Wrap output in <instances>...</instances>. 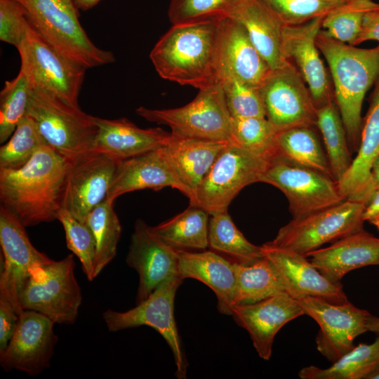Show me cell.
<instances>
[{
  "instance_id": "5b68a950",
  "label": "cell",
  "mask_w": 379,
  "mask_h": 379,
  "mask_svg": "<svg viewBox=\"0 0 379 379\" xmlns=\"http://www.w3.org/2000/svg\"><path fill=\"white\" fill-rule=\"evenodd\" d=\"M27 116L35 123L46 144L69 160L93 151L98 133L94 116L59 97L33 89Z\"/></svg>"
},
{
  "instance_id": "681fc988",
  "label": "cell",
  "mask_w": 379,
  "mask_h": 379,
  "mask_svg": "<svg viewBox=\"0 0 379 379\" xmlns=\"http://www.w3.org/2000/svg\"><path fill=\"white\" fill-rule=\"evenodd\" d=\"M379 190V156L372 164L369 177V192L371 197Z\"/></svg>"
},
{
  "instance_id": "1f68e13d",
  "label": "cell",
  "mask_w": 379,
  "mask_h": 379,
  "mask_svg": "<svg viewBox=\"0 0 379 379\" xmlns=\"http://www.w3.org/2000/svg\"><path fill=\"white\" fill-rule=\"evenodd\" d=\"M378 366L379 335L371 344L354 346L330 367L305 366L298 372V376L302 379H367Z\"/></svg>"
},
{
  "instance_id": "484cf974",
  "label": "cell",
  "mask_w": 379,
  "mask_h": 379,
  "mask_svg": "<svg viewBox=\"0 0 379 379\" xmlns=\"http://www.w3.org/2000/svg\"><path fill=\"white\" fill-rule=\"evenodd\" d=\"M179 274L208 286L217 298L218 311L231 315L236 305L237 272L233 262L213 251H179Z\"/></svg>"
},
{
  "instance_id": "8d00e7d4",
  "label": "cell",
  "mask_w": 379,
  "mask_h": 379,
  "mask_svg": "<svg viewBox=\"0 0 379 379\" xmlns=\"http://www.w3.org/2000/svg\"><path fill=\"white\" fill-rule=\"evenodd\" d=\"M277 133L266 117H232V142L269 162L279 155Z\"/></svg>"
},
{
  "instance_id": "d6986e66",
  "label": "cell",
  "mask_w": 379,
  "mask_h": 379,
  "mask_svg": "<svg viewBox=\"0 0 379 379\" xmlns=\"http://www.w3.org/2000/svg\"><path fill=\"white\" fill-rule=\"evenodd\" d=\"M305 314L298 300L284 292L256 302L236 305L231 315L248 331L259 357L269 360L277 333L288 322Z\"/></svg>"
},
{
  "instance_id": "7402d4cb",
  "label": "cell",
  "mask_w": 379,
  "mask_h": 379,
  "mask_svg": "<svg viewBox=\"0 0 379 379\" xmlns=\"http://www.w3.org/2000/svg\"><path fill=\"white\" fill-rule=\"evenodd\" d=\"M262 253L283 279L287 293L295 299L303 296L321 298L333 303H345L348 298L343 285L331 282L302 254L275 246L269 241Z\"/></svg>"
},
{
  "instance_id": "f6af8a7d",
  "label": "cell",
  "mask_w": 379,
  "mask_h": 379,
  "mask_svg": "<svg viewBox=\"0 0 379 379\" xmlns=\"http://www.w3.org/2000/svg\"><path fill=\"white\" fill-rule=\"evenodd\" d=\"M29 20L22 6L15 0H0V39L14 46L20 44Z\"/></svg>"
},
{
  "instance_id": "f5cc1de1",
  "label": "cell",
  "mask_w": 379,
  "mask_h": 379,
  "mask_svg": "<svg viewBox=\"0 0 379 379\" xmlns=\"http://www.w3.org/2000/svg\"><path fill=\"white\" fill-rule=\"evenodd\" d=\"M367 379H379V366L367 377Z\"/></svg>"
},
{
  "instance_id": "c3c4849f",
  "label": "cell",
  "mask_w": 379,
  "mask_h": 379,
  "mask_svg": "<svg viewBox=\"0 0 379 379\" xmlns=\"http://www.w3.org/2000/svg\"><path fill=\"white\" fill-rule=\"evenodd\" d=\"M363 218L379 231V190L375 191L366 204Z\"/></svg>"
},
{
  "instance_id": "ee69618b",
  "label": "cell",
  "mask_w": 379,
  "mask_h": 379,
  "mask_svg": "<svg viewBox=\"0 0 379 379\" xmlns=\"http://www.w3.org/2000/svg\"><path fill=\"white\" fill-rule=\"evenodd\" d=\"M279 15L284 25L305 23L326 15L332 8L345 2L341 0H264Z\"/></svg>"
},
{
  "instance_id": "3957f363",
  "label": "cell",
  "mask_w": 379,
  "mask_h": 379,
  "mask_svg": "<svg viewBox=\"0 0 379 379\" xmlns=\"http://www.w3.org/2000/svg\"><path fill=\"white\" fill-rule=\"evenodd\" d=\"M316 44L332 75L338 107L350 150L358 151L364 96L379 78V45L371 48L334 39L320 29Z\"/></svg>"
},
{
  "instance_id": "db71d44e",
  "label": "cell",
  "mask_w": 379,
  "mask_h": 379,
  "mask_svg": "<svg viewBox=\"0 0 379 379\" xmlns=\"http://www.w3.org/2000/svg\"><path fill=\"white\" fill-rule=\"evenodd\" d=\"M343 1H350V0H341Z\"/></svg>"
},
{
  "instance_id": "6da1fadb",
  "label": "cell",
  "mask_w": 379,
  "mask_h": 379,
  "mask_svg": "<svg viewBox=\"0 0 379 379\" xmlns=\"http://www.w3.org/2000/svg\"><path fill=\"white\" fill-rule=\"evenodd\" d=\"M70 160L48 145L23 166L0 168V200L25 226L57 220Z\"/></svg>"
},
{
  "instance_id": "f1b7e54d",
  "label": "cell",
  "mask_w": 379,
  "mask_h": 379,
  "mask_svg": "<svg viewBox=\"0 0 379 379\" xmlns=\"http://www.w3.org/2000/svg\"><path fill=\"white\" fill-rule=\"evenodd\" d=\"M357 152L350 168L337 183L346 199L366 205L371 198L369 177L371 166L379 156V78L375 81Z\"/></svg>"
},
{
  "instance_id": "ffe728a7",
  "label": "cell",
  "mask_w": 379,
  "mask_h": 379,
  "mask_svg": "<svg viewBox=\"0 0 379 379\" xmlns=\"http://www.w3.org/2000/svg\"><path fill=\"white\" fill-rule=\"evenodd\" d=\"M272 69L251 42L244 26L231 17L220 20L218 41V72L260 88Z\"/></svg>"
},
{
  "instance_id": "7dc6e473",
  "label": "cell",
  "mask_w": 379,
  "mask_h": 379,
  "mask_svg": "<svg viewBox=\"0 0 379 379\" xmlns=\"http://www.w3.org/2000/svg\"><path fill=\"white\" fill-rule=\"evenodd\" d=\"M368 40L379 41V8L366 13L364 17L361 32L354 46Z\"/></svg>"
},
{
  "instance_id": "4316f807",
  "label": "cell",
  "mask_w": 379,
  "mask_h": 379,
  "mask_svg": "<svg viewBox=\"0 0 379 379\" xmlns=\"http://www.w3.org/2000/svg\"><path fill=\"white\" fill-rule=\"evenodd\" d=\"M163 145L120 161L106 198L115 201L130 192L145 189L159 190L166 187L180 191Z\"/></svg>"
},
{
  "instance_id": "ab89813d",
  "label": "cell",
  "mask_w": 379,
  "mask_h": 379,
  "mask_svg": "<svg viewBox=\"0 0 379 379\" xmlns=\"http://www.w3.org/2000/svg\"><path fill=\"white\" fill-rule=\"evenodd\" d=\"M44 145L47 144L35 123L26 115L0 147V168L16 169L23 166Z\"/></svg>"
},
{
  "instance_id": "836d02e7",
  "label": "cell",
  "mask_w": 379,
  "mask_h": 379,
  "mask_svg": "<svg viewBox=\"0 0 379 379\" xmlns=\"http://www.w3.org/2000/svg\"><path fill=\"white\" fill-rule=\"evenodd\" d=\"M235 267L236 305L253 303L280 293H287L283 279L265 257L251 265L235 263Z\"/></svg>"
},
{
  "instance_id": "52a82bcc",
  "label": "cell",
  "mask_w": 379,
  "mask_h": 379,
  "mask_svg": "<svg viewBox=\"0 0 379 379\" xmlns=\"http://www.w3.org/2000/svg\"><path fill=\"white\" fill-rule=\"evenodd\" d=\"M74 269L72 254L35 269L19 293L22 310L39 312L55 324H73L82 301Z\"/></svg>"
},
{
  "instance_id": "f35d334b",
  "label": "cell",
  "mask_w": 379,
  "mask_h": 379,
  "mask_svg": "<svg viewBox=\"0 0 379 379\" xmlns=\"http://www.w3.org/2000/svg\"><path fill=\"white\" fill-rule=\"evenodd\" d=\"M32 88L20 70L18 75L6 81L0 93V143L6 142L18 123L27 115Z\"/></svg>"
},
{
  "instance_id": "ac0fdd59",
  "label": "cell",
  "mask_w": 379,
  "mask_h": 379,
  "mask_svg": "<svg viewBox=\"0 0 379 379\" xmlns=\"http://www.w3.org/2000/svg\"><path fill=\"white\" fill-rule=\"evenodd\" d=\"M126 261L139 276L136 304L147 299L166 279L180 276L179 251L164 241L140 218L135 223Z\"/></svg>"
},
{
  "instance_id": "b9f144b4",
  "label": "cell",
  "mask_w": 379,
  "mask_h": 379,
  "mask_svg": "<svg viewBox=\"0 0 379 379\" xmlns=\"http://www.w3.org/2000/svg\"><path fill=\"white\" fill-rule=\"evenodd\" d=\"M241 0H171L168 15L172 25L229 17Z\"/></svg>"
},
{
  "instance_id": "7a4b0ae2",
  "label": "cell",
  "mask_w": 379,
  "mask_h": 379,
  "mask_svg": "<svg viewBox=\"0 0 379 379\" xmlns=\"http://www.w3.org/2000/svg\"><path fill=\"white\" fill-rule=\"evenodd\" d=\"M220 19L173 25L149 54L159 75L199 90L219 83L218 41Z\"/></svg>"
},
{
  "instance_id": "277c9868",
  "label": "cell",
  "mask_w": 379,
  "mask_h": 379,
  "mask_svg": "<svg viewBox=\"0 0 379 379\" xmlns=\"http://www.w3.org/2000/svg\"><path fill=\"white\" fill-rule=\"evenodd\" d=\"M38 33L58 53L88 69L112 63L114 54L96 46L79 20L72 0H15Z\"/></svg>"
},
{
  "instance_id": "f907efd6",
  "label": "cell",
  "mask_w": 379,
  "mask_h": 379,
  "mask_svg": "<svg viewBox=\"0 0 379 379\" xmlns=\"http://www.w3.org/2000/svg\"><path fill=\"white\" fill-rule=\"evenodd\" d=\"M100 0H72L77 8L87 11L97 5Z\"/></svg>"
},
{
  "instance_id": "f546056e",
  "label": "cell",
  "mask_w": 379,
  "mask_h": 379,
  "mask_svg": "<svg viewBox=\"0 0 379 379\" xmlns=\"http://www.w3.org/2000/svg\"><path fill=\"white\" fill-rule=\"evenodd\" d=\"M208 215L190 204L182 213L152 227L164 241L178 251L205 250L208 247Z\"/></svg>"
},
{
  "instance_id": "ba28073f",
  "label": "cell",
  "mask_w": 379,
  "mask_h": 379,
  "mask_svg": "<svg viewBox=\"0 0 379 379\" xmlns=\"http://www.w3.org/2000/svg\"><path fill=\"white\" fill-rule=\"evenodd\" d=\"M269 161L230 141L199 184L190 204L209 215L225 212L246 186L260 182Z\"/></svg>"
},
{
  "instance_id": "9c48e42d",
  "label": "cell",
  "mask_w": 379,
  "mask_h": 379,
  "mask_svg": "<svg viewBox=\"0 0 379 379\" xmlns=\"http://www.w3.org/2000/svg\"><path fill=\"white\" fill-rule=\"evenodd\" d=\"M20 69L32 89L49 92L73 105L86 69L69 60L53 48L29 22L26 33L17 48Z\"/></svg>"
},
{
  "instance_id": "4fadbf2b",
  "label": "cell",
  "mask_w": 379,
  "mask_h": 379,
  "mask_svg": "<svg viewBox=\"0 0 379 379\" xmlns=\"http://www.w3.org/2000/svg\"><path fill=\"white\" fill-rule=\"evenodd\" d=\"M265 117L277 132L317 126V108L305 81L293 64L273 69L259 88Z\"/></svg>"
},
{
  "instance_id": "4dcf8cb0",
  "label": "cell",
  "mask_w": 379,
  "mask_h": 379,
  "mask_svg": "<svg viewBox=\"0 0 379 379\" xmlns=\"http://www.w3.org/2000/svg\"><path fill=\"white\" fill-rule=\"evenodd\" d=\"M211 215L208 247L211 251L243 265L253 264L265 257L262 246H255L245 238L227 211Z\"/></svg>"
},
{
  "instance_id": "e0dca14e",
  "label": "cell",
  "mask_w": 379,
  "mask_h": 379,
  "mask_svg": "<svg viewBox=\"0 0 379 379\" xmlns=\"http://www.w3.org/2000/svg\"><path fill=\"white\" fill-rule=\"evenodd\" d=\"M120 161L91 151L69 162L62 208L81 222L107 197Z\"/></svg>"
},
{
  "instance_id": "7c38bea8",
  "label": "cell",
  "mask_w": 379,
  "mask_h": 379,
  "mask_svg": "<svg viewBox=\"0 0 379 379\" xmlns=\"http://www.w3.org/2000/svg\"><path fill=\"white\" fill-rule=\"evenodd\" d=\"M182 281L180 276L168 278L135 307L125 312L109 309L103 313L106 326L112 332L140 326L155 329L172 351L178 378H186L188 366L174 317L175 296Z\"/></svg>"
},
{
  "instance_id": "83f0119b",
  "label": "cell",
  "mask_w": 379,
  "mask_h": 379,
  "mask_svg": "<svg viewBox=\"0 0 379 379\" xmlns=\"http://www.w3.org/2000/svg\"><path fill=\"white\" fill-rule=\"evenodd\" d=\"M229 17L244 26L272 70L291 63L284 58L281 49L284 23L264 0H241Z\"/></svg>"
},
{
  "instance_id": "44dd1931",
  "label": "cell",
  "mask_w": 379,
  "mask_h": 379,
  "mask_svg": "<svg viewBox=\"0 0 379 379\" xmlns=\"http://www.w3.org/2000/svg\"><path fill=\"white\" fill-rule=\"evenodd\" d=\"M324 16L299 25H284L281 35L282 55L295 62L317 109L333 100L328 74L316 44Z\"/></svg>"
},
{
  "instance_id": "8992f818",
  "label": "cell",
  "mask_w": 379,
  "mask_h": 379,
  "mask_svg": "<svg viewBox=\"0 0 379 379\" xmlns=\"http://www.w3.org/2000/svg\"><path fill=\"white\" fill-rule=\"evenodd\" d=\"M136 113L148 121L168 126L180 137L211 141H232V117L220 83L199 90L188 104L173 109L140 107Z\"/></svg>"
},
{
  "instance_id": "d4e9b609",
  "label": "cell",
  "mask_w": 379,
  "mask_h": 379,
  "mask_svg": "<svg viewBox=\"0 0 379 379\" xmlns=\"http://www.w3.org/2000/svg\"><path fill=\"white\" fill-rule=\"evenodd\" d=\"M94 119L98 133L93 151L119 161L162 146L171 135L159 127L141 128L126 118Z\"/></svg>"
},
{
  "instance_id": "60d3db41",
  "label": "cell",
  "mask_w": 379,
  "mask_h": 379,
  "mask_svg": "<svg viewBox=\"0 0 379 379\" xmlns=\"http://www.w3.org/2000/svg\"><path fill=\"white\" fill-rule=\"evenodd\" d=\"M57 220L63 227L67 248L79 258L88 281H93L95 278L96 246L91 229L64 208L60 210Z\"/></svg>"
},
{
  "instance_id": "9a60e30c",
  "label": "cell",
  "mask_w": 379,
  "mask_h": 379,
  "mask_svg": "<svg viewBox=\"0 0 379 379\" xmlns=\"http://www.w3.org/2000/svg\"><path fill=\"white\" fill-rule=\"evenodd\" d=\"M54 324L39 312L23 310L11 340L0 352L4 371L15 369L34 376L48 368L58 340Z\"/></svg>"
},
{
  "instance_id": "5bb4252c",
  "label": "cell",
  "mask_w": 379,
  "mask_h": 379,
  "mask_svg": "<svg viewBox=\"0 0 379 379\" xmlns=\"http://www.w3.org/2000/svg\"><path fill=\"white\" fill-rule=\"evenodd\" d=\"M298 300L305 314L318 324L317 348L331 363L354 347L357 336L368 331L371 314L349 301L337 304L312 296H303Z\"/></svg>"
},
{
  "instance_id": "74e56055",
  "label": "cell",
  "mask_w": 379,
  "mask_h": 379,
  "mask_svg": "<svg viewBox=\"0 0 379 379\" xmlns=\"http://www.w3.org/2000/svg\"><path fill=\"white\" fill-rule=\"evenodd\" d=\"M379 8L373 0H350L332 8L324 18L322 30L326 35L354 46L366 13Z\"/></svg>"
},
{
  "instance_id": "816d5d0a",
  "label": "cell",
  "mask_w": 379,
  "mask_h": 379,
  "mask_svg": "<svg viewBox=\"0 0 379 379\" xmlns=\"http://www.w3.org/2000/svg\"><path fill=\"white\" fill-rule=\"evenodd\" d=\"M367 330L379 335V317L370 314L367 320Z\"/></svg>"
},
{
  "instance_id": "8fae6325",
  "label": "cell",
  "mask_w": 379,
  "mask_h": 379,
  "mask_svg": "<svg viewBox=\"0 0 379 379\" xmlns=\"http://www.w3.org/2000/svg\"><path fill=\"white\" fill-rule=\"evenodd\" d=\"M260 182L273 185L284 193L293 218L305 217L346 199L332 178L280 155L268 163Z\"/></svg>"
},
{
  "instance_id": "e575fe53",
  "label": "cell",
  "mask_w": 379,
  "mask_h": 379,
  "mask_svg": "<svg viewBox=\"0 0 379 379\" xmlns=\"http://www.w3.org/2000/svg\"><path fill=\"white\" fill-rule=\"evenodd\" d=\"M317 126L323 137L333 178L338 182L353 159L338 107L333 100L317 109Z\"/></svg>"
},
{
  "instance_id": "7bdbcfd3",
  "label": "cell",
  "mask_w": 379,
  "mask_h": 379,
  "mask_svg": "<svg viewBox=\"0 0 379 379\" xmlns=\"http://www.w3.org/2000/svg\"><path fill=\"white\" fill-rule=\"evenodd\" d=\"M220 83L232 118L266 117L259 88L231 77L222 78Z\"/></svg>"
},
{
  "instance_id": "d6a6232c",
  "label": "cell",
  "mask_w": 379,
  "mask_h": 379,
  "mask_svg": "<svg viewBox=\"0 0 379 379\" xmlns=\"http://www.w3.org/2000/svg\"><path fill=\"white\" fill-rule=\"evenodd\" d=\"M277 145L279 155L333 179L328 157L313 127L296 126L280 131Z\"/></svg>"
},
{
  "instance_id": "30bf717a",
  "label": "cell",
  "mask_w": 379,
  "mask_h": 379,
  "mask_svg": "<svg viewBox=\"0 0 379 379\" xmlns=\"http://www.w3.org/2000/svg\"><path fill=\"white\" fill-rule=\"evenodd\" d=\"M364 207L362 202L345 199L305 217L293 218L269 242L305 255L326 243L364 230Z\"/></svg>"
},
{
  "instance_id": "cb8c5ba5",
  "label": "cell",
  "mask_w": 379,
  "mask_h": 379,
  "mask_svg": "<svg viewBox=\"0 0 379 379\" xmlns=\"http://www.w3.org/2000/svg\"><path fill=\"white\" fill-rule=\"evenodd\" d=\"M228 142L183 138L171 133L163 148L180 192L190 200Z\"/></svg>"
},
{
  "instance_id": "2e32d148",
  "label": "cell",
  "mask_w": 379,
  "mask_h": 379,
  "mask_svg": "<svg viewBox=\"0 0 379 379\" xmlns=\"http://www.w3.org/2000/svg\"><path fill=\"white\" fill-rule=\"evenodd\" d=\"M25 226L8 208L0 206V244L1 269L0 293L6 295L21 312L19 293L37 267L53 260L31 243Z\"/></svg>"
},
{
  "instance_id": "603a6c76",
  "label": "cell",
  "mask_w": 379,
  "mask_h": 379,
  "mask_svg": "<svg viewBox=\"0 0 379 379\" xmlns=\"http://www.w3.org/2000/svg\"><path fill=\"white\" fill-rule=\"evenodd\" d=\"M305 256L328 280L341 284L348 272L368 265H379V238L362 230Z\"/></svg>"
},
{
  "instance_id": "bcb514c9",
  "label": "cell",
  "mask_w": 379,
  "mask_h": 379,
  "mask_svg": "<svg viewBox=\"0 0 379 379\" xmlns=\"http://www.w3.org/2000/svg\"><path fill=\"white\" fill-rule=\"evenodd\" d=\"M20 314L11 300L0 293V352L6 348L11 340Z\"/></svg>"
},
{
  "instance_id": "d590c367",
  "label": "cell",
  "mask_w": 379,
  "mask_h": 379,
  "mask_svg": "<svg viewBox=\"0 0 379 379\" xmlns=\"http://www.w3.org/2000/svg\"><path fill=\"white\" fill-rule=\"evenodd\" d=\"M114 201L106 198L89 213L85 220L95 241V277L117 253L121 225L114 209Z\"/></svg>"
}]
</instances>
